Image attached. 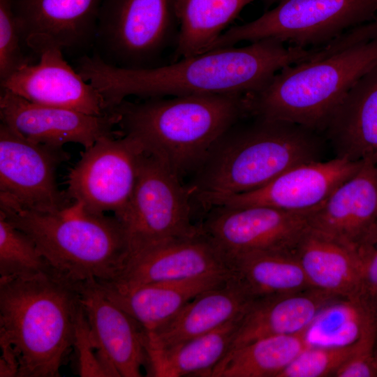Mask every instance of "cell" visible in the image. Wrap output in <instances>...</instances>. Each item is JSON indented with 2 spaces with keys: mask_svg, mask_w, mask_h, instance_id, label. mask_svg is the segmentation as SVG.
Returning a JSON list of instances; mask_svg holds the SVG:
<instances>
[{
  "mask_svg": "<svg viewBox=\"0 0 377 377\" xmlns=\"http://www.w3.org/2000/svg\"><path fill=\"white\" fill-rule=\"evenodd\" d=\"M316 48L286 46L273 38L244 47H228L181 59L158 67L118 68L97 55L84 54L75 69L103 96L109 111L126 97L143 99L191 94L257 92L283 67L312 56Z\"/></svg>",
  "mask_w": 377,
  "mask_h": 377,
  "instance_id": "obj_1",
  "label": "cell"
},
{
  "mask_svg": "<svg viewBox=\"0 0 377 377\" xmlns=\"http://www.w3.org/2000/svg\"><path fill=\"white\" fill-rule=\"evenodd\" d=\"M376 63L377 18L281 68L262 89L246 95L248 114L300 124L321 133L347 92Z\"/></svg>",
  "mask_w": 377,
  "mask_h": 377,
  "instance_id": "obj_2",
  "label": "cell"
},
{
  "mask_svg": "<svg viewBox=\"0 0 377 377\" xmlns=\"http://www.w3.org/2000/svg\"><path fill=\"white\" fill-rule=\"evenodd\" d=\"M323 135L300 124L246 115L216 142L187 185L207 209L256 190L297 165L320 160Z\"/></svg>",
  "mask_w": 377,
  "mask_h": 377,
  "instance_id": "obj_3",
  "label": "cell"
},
{
  "mask_svg": "<svg viewBox=\"0 0 377 377\" xmlns=\"http://www.w3.org/2000/svg\"><path fill=\"white\" fill-rule=\"evenodd\" d=\"M246 95L191 94L124 99L112 110L122 135L165 162L184 182L191 177L219 138L248 115Z\"/></svg>",
  "mask_w": 377,
  "mask_h": 377,
  "instance_id": "obj_4",
  "label": "cell"
},
{
  "mask_svg": "<svg viewBox=\"0 0 377 377\" xmlns=\"http://www.w3.org/2000/svg\"><path fill=\"white\" fill-rule=\"evenodd\" d=\"M78 281L56 270L0 279V340L18 359V377H58L73 349Z\"/></svg>",
  "mask_w": 377,
  "mask_h": 377,
  "instance_id": "obj_5",
  "label": "cell"
},
{
  "mask_svg": "<svg viewBox=\"0 0 377 377\" xmlns=\"http://www.w3.org/2000/svg\"><path fill=\"white\" fill-rule=\"evenodd\" d=\"M0 212L34 240L54 269L72 280L114 281L128 256L124 227L114 215L91 214L73 202L45 212L0 201Z\"/></svg>",
  "mask_w": 377,
  "mask_h": 377,
  "instance_id": "obj_6",
  "label": "cell"
},
{
  "mask_svg": "<svg viewBox=\"0 0 377 377\" xmlns=\"http://www.w3.org/2000/svg\"><path fill=\"white\" fill-rule=\"evenodd\" d=\"M179 31L173 0H103L92 53L118 68L158 67Z\"/></svg>",
  "mask_w": 377,
  "mask_h": 377,
  "instance_id": "obj_7",
  "label": "cell"
},
{
  "mask_svg": "<svg viewBox=\"0 0 377 377\" xmlns=\"http://www.w3.org/2000/svg\"><path fill=\"white\" fill-rule=\"evenodd\" d=\"M376 14L377 0H282L258 18L224 31L208 51L266 38L318 47L376 19Z\"/></svg>",
  "mask_w": 377,
  "mask_h": 377,
  "instance_id": "obj_8",
  "label": "cell"
},
{
  "mask_svg": "<svg viewBox=\"0 0 377 377\" xmlns=\"http://www.w3.org/2000/svg\"><path fill=\"white\" fill-rule=\"evenodd\" d=\"M193 200L188 186L165 162L143 151L132 196L118 218L126 231L128 256L200 231L201 224L193 222Z\"/></svg>",
  "mask_w": 377,
  "mask_h": 377,
  "instance_id": "obj_9",
  "label": "cell"
},
{
  "mask_svg": "<svg viewBox=\"0 0 377 377\" xmlns=\"http://www.w3.org/2000/svg\"><path fill=\"white\" fill-rule=\"evenodd\" d=\"M142 147L127 135L105 136L85 149L71 170L66 194L71 202L94 214L119 218L136 183Z\"/></svg>",
  "mask_w": 377,
  "mask_h": 377,
  "instance_id": "obj_10",
  "label": "cell"
},
{
  "mask_svg": "<svg viewBox=\"0 0 377 377\" xmlns=\"http://www.w3.org/2000/svg\"><path fill=\"white\" fill-rule=\"evenodd\" d=\"M63 147L37 143L0 124V200L22 208L54 212L72 202L56 182L57 167L67 160Z\"/></svg>",
  "mask_w": 377,
  "mask_h": 377,
  "instance_id": "obj_11",
  "label": "cell"
},
{
  "mask_svg": "<svg viewBox=\"0 0 377 377\" xmlns=\"http://www.w3.org/2000/svg\"><path fill=\"white\" fill-rule=\"evenodd\" d=\"M207 210L202 229L228 259L253 252H294L309 228V213L263 205H220Z\"/></svg>",
  "mask_w": 377,
  "mask_h": 377,
  "instance_id": "obj_12",
  "label": "cell"
},
{
  "mask_svg": "<svg viewBox=\"0 0 377 377\" xmlns=\"http://www.w3.org/2000/svg\"><path fill=\"white\" fill-rule=\"evenodd\" d=\"M308 223L367 261L377 242V165L364 163L309 214Z\"/></svg>",
  "mask_w": 377,
  "mask_h": 377,
  "instance_id": "obj_13",
  "label": "cell"
},
{
  "mask_svg": "<svg viewBox=\"0 0 377 377\" xmlns=\"http://www.w3.org/2000/svg\"><path fill=\"white\" fill-rule=\"evenodd\" d=\"M103 0H12L24 47L36 55L57 47L70 53L93 50Z\"/></svg>",
  "mask_w": 377,
  "mask_h": 377,
  "instance_id": "obj_14",
  "label": "cell"
},
{
  "mask_svg": "<svg viewBox=\"0 0 377 377\" xmlns=\"http://www.w3.org/2000/svg\"><path fill=\"white\" fill-rule=\"evenodd\" d=\"M0 118L29 140L52 147L73 142L87 149L103 137L122 135L113 130L119 122L114 110L89 114L33 103L5 89H1Z\"/></svg>",
  "mask_w": 377,
  "mask_h": 377,
  "instance_id": "obj_15",
  "label": "cell"
},
{
  "mask_svg": "<svg viewBox=\"0 0 377 377\" xmlns=\"http://www.w3.org/2000/svg\"><path fill=\"white\" fill-rule=\"evenodd\" d=\"M363 164L340 157L302 163L256 190L217 199L207 209L220 205H263L290 212L310 213L320 207Z\"/></svg>",
  "mask_w": 377,
  "mask_h": 377,
  "instance_id": "obj_16",
  "label": "cell"
},
{
  "mask_svg": "<svg viewBox=\"0 0 377 377\" xmlns=\"http://www.w3.org/2000/svg\"><path fill=\"white\" fill-rule=\"evenodd\" d=\"M230 274L227 256L202 229L129 256L111 282L133 286Z\"/></svg>",
  "mask_w": 377,
  "mask_h": 377,
  "instance_id": "obj_17",
  "label": "cell"
},
{
  "mask_svg": "<svg viewBox=\"0 0 377 377\" xmlns=\"http://www.w3.org/2000/svg\"><path fill=\"white\" fill-rule=\"evenodd\" d=\"M63 52L57 47L39 50L36 54L38 61L23 66L0 81L1 89L41 105L93 115L110 112L101 94L69 65Z\"/></svg>",
  "mask_w": 377,
  "mask_h": 377,
  "instance_id": "obj_18",
  "label": "cell"
},
{
  "mask_svg": "<svg viewBox=\"0 0 377 377\" xmlns=\"http://www.w3.org/2000/svg\"><path fill=\"white\" fill-rule=\"evenodd\" d=\"M80 302L91 332L119 377H140L146 367V332L112 302L94 281H78Z\"/></svg>",
  "mask_w": 377,
  "mask_h": 377,
  "instance_id": "obj_19",
  "label": "cell"
},
{
  "mask_svg": "<svg viewBox=\"0 0 377 377\" xmlns=\"http://www.w3.org/2000/svg\"><path fill=\"white\" fill-rule=\"evenodd\" d=\"M321 134L336 157L377 165V63L347 92Z\"/></svg>",
  "mask_w": 377,
  "mask_h": 377,
  "instance_id": "obj_20",
  "label": "cell"
},
{
  "mask_svg": "<svg viewBox=\"0 0 377 377\" xmlns=\"http://www.w3.org/2000/svg\"><path fill=\"white\" fill-rule=\"evenodd\" d=\"M338 301L313 288L255 298L244 312L228 353L263 338L311 328L323 310Z\"/></svg>",
  "mask_w": 377,
  "mask_h": 377,
  "instance_id": "obj_21",
  "label": "cell"
},
{
  "mask_svg": "<svg viewBox=\"0 0 377 377\" xmlns=\"http://www.w3.org/2000/svg\"><path fill=\"white\" fill-rule=\"evenodd\" d=\"M254 298L232 276L198 295L164 325L146 332V349H163L212 331L242 315Z\"/></svg>",
  "mask_w": 377,
  "mask_h": 377,
  "instance_id": "obj_22",
  "label": "cell"
},
{
  "mask_svg": "<svg viewBox=\"0 0 377 377\" xmlns=\"http://www.w3.org/2000/svg\"><path fill=\"white\" fill-rule=\"evenodd\" d=\"M230 276L214 275L133 286L96 282L112 302L149 332L167 323L198 295L223 285Z\"/></svg>",
  "mask_w": 377,
  "mask_h": 377,
  "instance_id": "obj_23",
  "label": "cell"
},
{
  "mask_svg": "<svg viewBox=\"0 0 377 377\" xmlns=\"http://www.w3.org/2000/svg\"><path fill=\"white\" fill-rule=\"evenodd\" d=\"M294 253L310 286L339 300L362 297L366 260L309 227Z\"/></svg>",
  "mask_w": 377,
  "mask_h": 377,
  "instance_id": "obj_24",
  "label": "cell"
},
{
  "mask_svg": "<svg viewBox=\"0 0 377 377\" xmlns=\"http://www.w3.org/2000/svg\"><path fill=\"white\" fill-rule=\"evenodd\" d=\"M244 313L212 331L170 347L146 349L147 376L209 377L229 351Z\"/></svg>",
  "mask_w": 377,
  "mask_h": 377,
  "instance_id": "obj_25",
  "label": "cell"
},
{
  "mask_svg": "<svg viewBox=\"0 0 377 377\" xmlns=\"http://www.w3.org/2000/svg\"><path fill=\"white\" fill-rule=\"evenodd\" d=\"M310 329L263 338L233 349L212 369L209 377H278L311 346Z\"/></svg>",
  "mask_w": 377,
  "mask_h": 377,
  "instance_id": "obj_26",
  "label": "cell"
},
{
  "mask_svg": "<svg viewBox=\"0 0 377 377\" xmlns=\"http://www.w3.org/2000/svg\"><path fill=\"white\" fill-rule=\"evenodd\" d=\"M228 261L232 275L254 299L312 288L294 252H253Z\"/></svg>",
  "mask_w": 377,
  "mask_h": 377,
  "instance_id": "obj_27",
  "label": "cell"
},
{
  "mask_svg": "<svg viewBox=\"0 0 377 377\" xmlns=\"http://www.w3.org/2000/svg\"><path fill=\"white\" fill-rule=\"evenodd\" d=\"M179 24L173 61L207 52L253 0H173ZM173 61V62H174Z\"/></svg>",
  "mask_w": 377,
  "mask_h": 377,
  "instance_id": "obj_28",
  "label": "cell"
},
{
  "mask_svg": "<svg viewBox=\"0 0 377 377\" xmlns=\"http://www.w3.org/2000/svg\"><path fill=\"white\" fill-rule=\"evenodd\" d=\"M54 270L34 240L0 212V279L27 278Z\"/></svg>",
  "mask_w": 377,
  "mask_h": 377,
  "instance_id": "obj_29",
  "label": "cell"
},
{
  "mask_svg": "<svg viewBox=\"0 0 377 377\" xmlns=\"http://www.w3.org/2000/svg\"><path fill=\"white\" fill-rule=\"evenodd\" d=\"M357 341L349 343L313 346L304 350L278 377H324L334 376L352 355Z\"/></svg>",
  "mask_w": 377,
  "mask_h": 377,
  "instance_id": "obj_30",
  "label": "cell"
},
{
  "mask_svg": "<svg viewBox=\"0 0 377 377\" xmlns=\"http://www.w3.org/2000/svg\"><path fill=\"white\" fill-rule=\"evenodd\" d=\"M73 349L80 376L119 377L102 355L91 332L82 304L75 317Z\"/></svg>",
  "mask_w": 377,
  "mask_h": 377,
  "instance_id": "obj_31",
  "label": "cell"
},
{
  "mask_svg": "<svg viewBox=\"0 0 377 377\" xmlns=\"http://www.w3.org/2000/svg\"><path fill=\"white\" fill-rule=\"evenodd\" d=\"M23 47L12 0H0V81L33 63L34 57L25 54Z\"/></svg>",
  "mask_w": 377,
  "mask_h": 377,
  "instance_id": "obj_32",
  "label": "cell"
},
{
  "mask_svg": "<svg viewBox=\"0 0 377 377\" xmlns=\"http://www.w3.org/2000/svg\"><path fill=\"white\" fill-rule=\"evenodd\" d=\"M377 337V319L371 322L357 341L352 355L338 369L337 377L377 376V353L375 344Z\"/></svg>",
  "mask_w": 377,
  "mask_h": 377,
  "instance_id": "obj_33",
  "label": "cell"
},
{
  "mask_svg": "<svg viewBox=\"0 0 377 377\" xmlns=\"http://www.w3.org/2000/svg\"><path fill=\"white\" fill-rule=\"evenodd\" d=\"M376 290L377 242L365 263L362 295L371 300Z\"/></svg>",
  "mask_w": 377,
  "mask_h": 377,
  "instance_id": "obj_34",
  "label": "cell"
},
{
  "mask_svg": "<svg viewBox=\"0 0 377 377\" xmlns=\"http://www.w3.org/2000/svg\"><path fill=\"white\" fill-rule=\"evenodd\" d=\"M0 377L18 376L20 364L13 348L3 340H0Z\"/></svg>",
  "mask_w": 377,
  "mask_h": 377,
  "instance_id": "obj_35",
  "label": "cell"
},
{
  "mask_svg": "<svg viewBox=\"0 0 377 377\" xmlns=\"http://www.w3.org/2000/svg\"><path fill=\"white\" fill-rule=\"evenodd\" d=\"M265 8H269L274 3H278L282 0H261Z\"/></svg>",
  "mask_w": 377,
  "mask_h": 377,
  "instance_id": "obj_36",
  "label": "cell"
},
{
  "mask_svg": "<svg viewBox=\"0 0 377 377\" xmlns=\"http://www.w3.org/2000/svg\"><path fill=\"white\" fill-rule=\"evenodd\" d=\"M371 300L373 302V304H374V309H375V312H376V318H377V290L376 292L374 293V295H373L372 298L371 299Z\"/></svg>",
  "mask_w": 377,
  "mask_h": 377,
  "instance_id": "obj_37",
  "label": "cell"
}]
</instances>
